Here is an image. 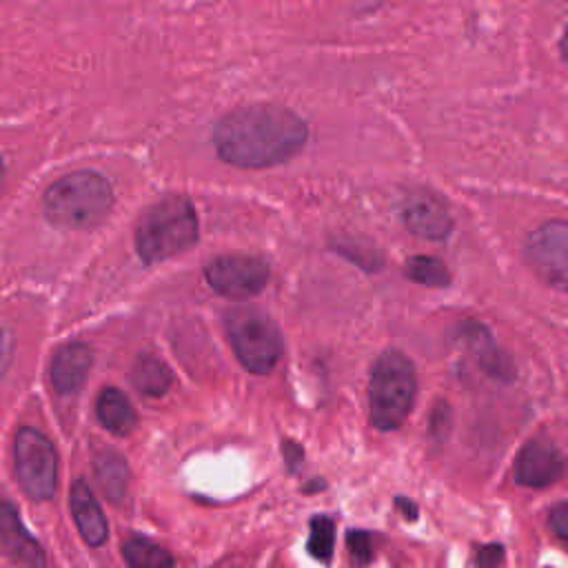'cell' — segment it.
Listing matches in <instances>:
<instances>
[{
    "label": "cell",
    "mask_w": 568,
    "mask_h": 568,
    "mask_svg": "<svg viewBox=\"0 0 568 568\" xmlns=\"http://www.w3.org/2000/svg\"><path fill=\"white\" fill-rule=\"evenodd\" d=\"M308 138L300 115L275 104H248L226 113L213 129L217 155L240 169H266L297 155Z\"/></svg>",
    "instance_id": "6da1fadb"
},
{
    "label": "cell",
    "mask_w": 568,
    "mask_h": 568,
    "mask_svg": "<svg viewBox=\"0 0 568 568\" xmlns=\"http://www.w3.org/2000/svg\"><path fill=\"white\" fill-rule=\"evenodd\" d=\"M197 240V215L184 195H166L151 204L135 229L138 255L146 262H162L186 251Z\"/></svg>",
    "instance_id": "7a4b0ae2"
},
{
    "label": "cell",
    "mask_w": 568,
    "mask_h": 568,
    "mask_svg": "<svg viewBox=\"0 0 568 568\" xmlns=\"http://www.w3.org/2000/svg\"><path fill=\"white\" fill-rule=\"evenodd\" d=\"M113 206L109 180L95 171H75L55 180L44 193L47 217L64 229H91Z\"/></svg>",
    "instance_id": "3957f363"
},
{
    "label": "cell",
    "mask_w": 568,
    "mask_h": 568,
    "mask_svg": "<svg viewBox=\"0 0 568 568\" xmlns=\"http://www.w3.org/2000/svg\"><path fill=\"white\" fill-rule=\"evenodd\" d=\"M417 375L413 362L399 351L382 353L371 371V424L379 430L399 428L413 410Z\"/></svg>",
    "instance_id": "277c9868"
},
{
    "label": "cell",
    "mask_w": 568,
    "mask_h": 568,
    "mask_svg": "<svg viewBox=\"0 0 568 568\" xmlns=\"http://www.w3.org/2000/svg\"><path fill=\"white\" fill-rule=\"evenodd\" d=\"M224 331L240 364L255 373H271L282 355V335L275 322L253 306H237L224 315Z\"/></svg>",
    "instance_id": "5b68a950"
},
{
    "label": "cell",
    "mask_w": 568,
    "mask_h": 568,
    "mask_svg": "<svg viewBox=\"0 0 568 568\" xmlns=\"http://www.w3.org/2000/svg\"><path fill=\"white\" fill-rule=\"evenodd\" d=\"M13 468L22 493L33 501H47L58 488V453L47 435L22 426L13 442Z\"/></svg>",
    "instance_id": "8992f818"
},
{
    "label": "cell",
    "mask_w": 568,
    "mask_h": 568,
    "mask_svg": "<svg viewBox=\"0 0 568 568\" xmlns=\"http://www.w3.org/2000/svg\"><path fill=\"white\" fill-rule=\"evenodd\" d=\"M209 286L231 300H246L257 295L268 282V264L253 255H222L204 268Z\"/></svg>",
    "instance_id": "52a82bcc"
},
{
    "label": "cell",
    "mask_w": 568,
    "mask_h": 568,
    "mask_svg": "<svg viewBox=\"0 0 568 568\" xmlns=\"http://www.w3.org/2000/svg\"><path fill=\"white\" fill-rule=\"evenodd\" d=\"M530 268L555 288H564L568 280V226L564 220H552L539 226L526 242Z\"/></svg>",
    "instance_id": "ba28073f"
},
{
    "label": "cell",
    "mask_w": 568,
    "mask_h": 568,
    "mask_svg": "<svg viewBox=\"0 0 568 568\" xmlns=\"http://www.w3.org/2000/svg\"><path fill=\"white\" fill-rule=\"evenodd\" d=\"M402 217L410 233L430 242L446 240L453 229V217L446 202L430 191L408 193L402 204Z\"/></svg>",
    "instance_id": "9c48e42d"
},
{
    "label": "cell",
    "mask_w": 568,
    "mask_h": 568,
    "mask_svg": "<svg viewBox=\"0 0 568 568\" xmlns=\"http://www.w3.org/2000/svg\"><path fill=\"white\" fill-rule=\"evenodd\" d=\"M0 552L16 568H44L47 557L38 539L27 530L16 504L0 499Z\"/></svg>",
    "instance_id": "30bf717a"
},
{
    "label": "cell",
    "mask_w": 568,
    "mask_h": 568,
    "mask_svg": "<svg viewBox=\"0 0 568 568\" xmlns=\"http://www.w3.org/2000/svg\"><path fill=\"white\" fill-rule=\"evenodd\" d=\"M564 475L561 453L546 442H530L515 462V479L528 488H544Z\"/></svg>",
    "instance_id": "8fae6325"
},
{
    "label": "cell",
    "mask_w": 568,
    "mask_h": 568,
    "mask_svg": "<svg viewBox=\"0 0 568 568\" xmlns=\"http://www.w3.org/2000/svg\"><path fill=\"white\" fill-rule=\"evenodd\" d=\"M93 364V353L82 342L64 344L51 359V382L60 395H73L87 382Z\"/></svg>",
    "instance_id": "7c38bea8"
},
{
    "label": "cell",
    "mask_w": 568,
    "mask_h": 568,
    "mask_svg": "<svg viewBox=\"0 0 568 568\" xmlns=\"http://www.w3.org/2000/svg\"><path fill=\"white\" fill-rule=\"evenodd\" d=\"M69 506H71V515H73V521H75L82 539L89 546H102L109 537L106 517L84 479L73 481L71 493H69Z\"/></svg>",
    "instance_id": "4fadbf2b"
},
{
    "label": "cell",
    "mask_w": 568,
    "mask_h": 568,
    "mask_svg": "<svg viewBox=\"0 0 568 568\" xmlns=\"http://www.w3.org/2000/svg\"><path fill=\"white\" fill-rule=\"evenodd\" d=\"M95 413H98L100 424H102L109 433H113V435H118V437L129 435V433L135 428V424H138V415H135V410H133L129 397H126L122 390L113 388V386L104 388V390L98 395Z\"/></svg>",
    "instance_id": "5bb4252c"
},
{
    "label": "cell",
    "mask_w": 568,
    "mask_h": 568,
    "mask_svg": "<svg viewBox=\"0 0 568 568\" xmlns=\"http://www.w3.org/2000/svg\"><path fill=\"white\" fill-rule=\"evenodd\" d=\"M93 470H95V479H98L102 493L111 501H120L126 495V488H129V466H126L124 457H120L113 450H102V453L95 455Z\"/></svg>",
    "instance_id": "9a60e30c"
},
{
    "label": "cell",
    "mask_w": 568,
    "mask_h": 568,
    "mask_svg": "<svg viewBox=\"0 0 568 568\" xmlns=\"http://www.w3.org/2000/svg\"><path fill=\"white\" fill-rule=\"evenodd\" d=\"M131 382L140 393L149 397H160L173 384V375L162 359L153 355H140L131 368Z\"/></svg>",
    "instance_id": "2e32d148"
},
{
    "label": "cell",
    "mask_w": 568,
    "mask_h": 568,
    "mask_svg": "<svg viewBox=\"0 0 568 568\" xmlns=\"http://www.w3.org/2000/svg\"><path fill=\"white\" fill-rule=\"evenodd\" d=\"M122 555L129 568H173V557L149 539L133 537L124 541Z\"/></svg>",
    "instance_id": "e0dca14e"
},
{
    "label": "cell",
    "mask_w": 568,
    "mask_h": 568,
    "mask_svg": "<svg viewBox=\"0 0 568 568\" xmlns=\"http://www.w3.org/2000/svg\"><path fill=\"white\" fill-rule=\"evenodd\" d=\"M406 275L426 286H448L450 284V275H448L444 262H439L437 257H430V255L410 257L406 262Z\"/></svg>",
    "instance_id": "ac0fdd59"
},
{
    "label": "cell",
    "mask_w": 568,
    "mask_h": 568,
    "mask_svg": "<svg viewBox=\"0 0 568 568\" xmlns=\"http://www.w3.org/2000/svg\"><path fill=\"white\" fill-rule=\"evenodd\" d=\"M335 546V524L328 517H315L311 521V535H308V552L320 559L328 561L333 557Z\"/></svg>",
    "instance_id": "d6986e66"
},
{
    "label": "cell",
    "mask_w": 568,
    "mask_h": 568,
    "mask_svg": "<svg viewBox=\"0 0 568 568\" xmlns=\"http://www.w3.org/2000/svg\"><path fill=\"white\" fill-rule=\"evenodd\" d=\"M348 552L353 557V561L357 564H368L371 557H373V541H371V535L364 532V530H351L348 537Z\"/></svg>",
    "instance_id": "ffe728a7"
},
{
    "label": "cell",
    "mask_w": 568,
    "mask_h": 568,
    "mask_svg": "<svg viewBox=\"0 0 568 568\" xmlns=\"http://www.w3.org/2000/svg\"><path fill=\"white\" fill-rule=\"evenodd\" d=\"M504 559V548L499 544H486L477 552V568H497Z\"/></svg>",
    "instance_id": "44dd1931"
},
{
    "label": "cell",
    "mask_w": 568,
    "mask_h": 568,
    "mask_svg": "<svg viewBox=\"0 0 568 568\" xmlns=\"http://www.w3.org/2000/svg\"><path fill=\"white\" fill-rule=\"evenodd\" d=\"M550 528L555 530V535L559 539H568V506L566 504H557L552 510H550Z\"/></svg>",
    "instance_id": "7402d4cb"
},
{
    "label": "cell",
    "mask_w": 568,
    "mask_h": 568,
    "mask_svg": "<svg viewBox=\"0 0 568 568\" xmlns=\"http://www.w3.org/2000/svg\"><path fill=\"white\" fill-rule=\"evenodd\" d=\"M11 353H13V335L4 328H0V377L4 375L9 362H11Z\"/></svg>",
    "instance_id": "603a6c76"
},
{
    "label": "cell",
    "mask_w": 568,
    "mask_h": 568,
    "mask_svg": "<svg viewBox=\"0 0 568 568\" xmlns=\"http://www.w3.org/2000/svg\"><path fill=\"white\" fill-rule=\"evenodd\" d=\"M282 450H284V457L288 459L291 468H295V464L302 459V448H300L297 444H293V442H286V444L282 446Z\"/></svg>",
    "instance_id": "cb8c5ba5"
},
{
    "label": "cell",
    "mask_w": 568,
    "mask_h": 568,
    "mask_svg": "<svg viewBox=\"0 0 568 568\" xmlns=\"http://www.w3.org/2000/svg\"><path fill=\"white\" fill-rule=\"evenodd\" d=\"M397 504L402 506V510H404V515H406V517H410V519H415V517H417V508H415V504H413V501L397 499Z\"/></svg>",
    "instance_id": "d4e9b609"
},
{
    "label": "cell",
    "mask_w": 568,
    "mask_h": 568,
    "mask_svg": "<svg viewBox=\"0 0 568 568\" xmlns=\"http://www.w3.org/2000/svg\"><path fill=\"white\" fill-rule=\"evenodd\" d=\"M2 184H4V164L0 160V193H2Z\"/></svg>",
    "instance_id": "484cf974"
}]
</instances>
